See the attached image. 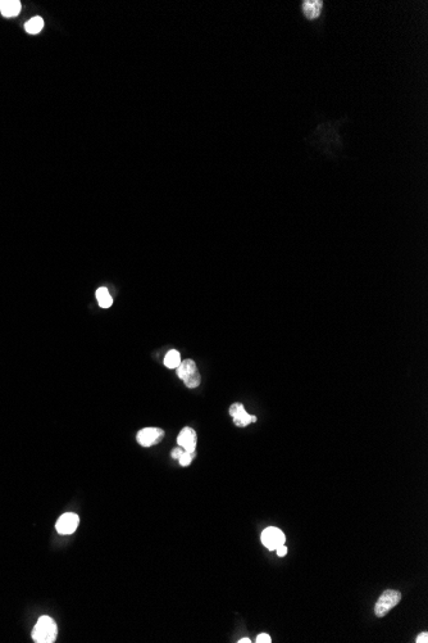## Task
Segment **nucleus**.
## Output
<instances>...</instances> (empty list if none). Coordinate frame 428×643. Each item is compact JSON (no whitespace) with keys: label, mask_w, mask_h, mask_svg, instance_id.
Wrapping results in <instances>:
<instances>
[{"label":"nucleus","mask_w":428,"mask_h":643,"mask_svg":"<svg viewBox=\"0 0 428 643\" xmlns=\"http://www.w3.org/2000/svg\"><path fill=\"white\" fill-rule=\"evenodd\" d=\"M344 122H346V118H344L343 121H337V122L321 123L317 127L316 133L311 135L309 143L317 146L319 151H322L326 156L332 158L330 146H333V149L343 148V141H341L340 135L337 134V127Z\"/></svg>","instance_id":"f257e3e1"},{"label":"nucleus","mask_w":428,"mask_h":643,"mask_svg":"<svg viewBox=\"0 0 428 643\" xmlns=\"http://www.w3.org/2000/svg\"><path fill=\"white\" fill-rule=\"evenodd\" d=\"M58 628L49 616H41L32 630V638L36 643H53L57 638Z\"/></svg>","instance_id":"f03ea898"},{"label":"nucleus","mask_w":428,"mask_h":643,"mask_svg":"<svg viewBox=\"0 0 428 643\" xmlns=\"http://www.w3.org/2000/svg\"><path fill=\"white\" fill-rule=\"evenodd\" d=\"M176 370H177V375H178V378L184 381L185 385H186L187 388L192 389L200 385L201 376H200L199 370H197V366H196V363H195V361H192V359H185V361H181V363L178 365V367H177Z\"/></svg>","instance_id":"7ed1b4c3"},{"label":"nucleus","mask_w":428,"mask_h":643,"mask_svg":"<svg viewBox=\"0 0 428 643\" xmlns=\"http://www.w3.org/2000/svg\"><path fill=\"white\" fill-rule=\"evenodd\" d=\"M300 13L301 17L310 24L322 21L325 16V2L323 0H303L300 3Z\"/></svg>","instance_id":"20e7f679"},{"label":"nucleus","mask_w":428,"mask_h":643,"mask_svg":"<svg viewBox=\"0 0 428 643\" xmlns=\"http://www.w3.org/2000/svg\"><path fill=\"white\" fill-rule=\"evenodd\" d=\"M401 601V593L395 589H387L381 594L376 602L374 606V614L378 617H384L390 612V610L394 609L399 602Z\"/></svg>","instance_id":"39448f33"},{"label":"nucleus","mask_w":428,"mask_h":643,"mask_svg":"<svg viewBox=\"0 0 428 643\" xmlns=\"http://www.w3.org/2000/svg\"><path fill=\"white\" fill-rule=\"evenodd\" d=\"M285 541L286 537L283 534V531L281 529L275 528V526H269V528L264 529L262 533L263 546L267 547L269 551H275L277 547L285 544Z\"/></svg>","instance_id":"423d86ee"},{"label":"nucleus","mask_w":428,"mask_h":643,"mask_svg":"<svg viewBox=\"0 0 428 643\" xmlns=\"http://www.w3.org/2000/svg\"><path fill=\"white\" fill-rule=\"evenodd\" d=\"M164 437V430L161 427H145L136 435V440L143 447H150L161 442Z\"/></svg>","instance_id":"0eeeda50"},{"label":"nucleus","mask_w":428,"mask_h":643,"mask_svg":"<svg viewBox=\"0 0 428 643\" xmlns=\"http://www.w3.org/2000/svg\"><path fill=\"white\" fill-rule=\"evenodd\" d=\"M78 524H80V518H78L77 513H73V512H67V513H63L59 519H58L57 524H55V529L59 534L62 535H70V534H73L77 529Z\"/></svg>","instance_id":"6e6552de"},{"label":"nucleus","mask_w":428,"mask_h":643,"mask_svg":"<svg viewBox=\"0 0 428 643\" xmlns=\"http://www.w3.org/2000/svg\"><path fill=\"white\" fill-rule=\"evenodd\" d=\"M230 415L234 419V424L240 427L247 426L250 422H257L258 420L255 416H252L250 414H247L246 410L244 409V404L239 403V402L234 403L230 407Z\"/></svg>","instance_id":"1a4fd4ad"},{"label":"nucleus","mask_w":428,"mask_h":643,"mask_svg":"<svg viewBox=\"0 0 428 643\" xmlns=\"http://www.w3.org/2000/svg\"><path fill=\"white\" fill-rule=\"evenodd\" d=\"M196 443H197V435H196V432H195L192 427L185 426L184 429L179 432L178 437H177V444H178L181 448H184L185 451H189V452L196 451Z\"/></svg>","instance_id":"9d476101"},{"label":"nucleus","mask_w":428,"mask_h":643,"mask_svg":"<svg viewBox=\"0 0 428 643\" xmlns=\"http://www.w3.org/2000/svg\"><path fill=\"white\" fill-rule=\"evenodd\" d=\"M21 9V2H18V0H2L0 2V12L4 17L18 16Z\"/></svg>","instance_id":"9b49d317"},{"label":"nucleus","mask_w":428,"mask_h":643,"mask_svg":"<svg viewBox=\"0 0 428 643\" xmlns=\"http://www.w3.org/2000/svg\"><path fill=\"white\" fill-rule=\"evenodd\" d=\"M96 299H98L99 306L101 308H109L113 305V298L110 297L106 288H99L96 290Z\"/></svg>","instance_id":"f8f14e48"},{"label":"nucleus","mask_w":428,"mask_h":643,"mask_svg":"<svg viewBox=\"0 0 428 643\" xmlns=\"http://www.w3.org/2000/svg\"><path fill=\"white\" fill-rule=\"evenodd\" d=\"M163 363H164V366L168 367V369H177L178 365L181 363V354H179V352L176 351V349L169 351L168 353L166 354V357H164Z\"/></svg>","instance_id":"ddd939ff"},{"label":"nucleus","mask_w":428,"mask_h":643,"mask_svg":"<svg viewBox=\"0 0 428 643\" xmlns=\"http://www.w3.org/2000/svg\"><path fill=\"white\" fill-rule=\"evenodd\" d=\"M42 29H44V19L41 17H34L25 25V30L31 35L39 34Z\"/></svg>","instance_id":"4468645a"},{"label":"nucleus","mask_w":428,"mask_h":643,"mask_svg":"<svg viewBox=\"0 0 428 643\" xmlns=\"http://www.w3.org/2000/svg\"><path fill=\"white\" fill-rule=\"evenodd\" d=\"M195 457H196V451H192V452L184 451V453H182L178 458L179 465H181V466H189V465L194 461Z\"/></svg>","instance_id":"2eb2a0df"},{"label":"nucleus","mask_w":428,"mask_h":643,"mask_svg":"<svg viewBox=\"0 0 428 643\" xmlns=\"http://www.w3.org/2000/svg\"><path fill=\"white\" fill-rule=\"evenodd\" d=\"M272 639H271V635L267 634V633H262L257 637V643H271Z\"/></svg>","instance_id":"dca6fc26"},{"label":"nucleus","mask_w":428,"mask_h":643,"mask_svg":"<svg viewBox=\"0 0 428 643\" xmlns=\"http://www.w3.org/2000/svg\"><path fill=\"white\" fill-rule=\"evenodd\" d=\"M184 451H185L184 448H181V447H179V445H178V447L173 448V449H172V452H171L172 458H173V460H178L179 456H181L182 453H184Z\"/></svg>","instance_id":"f3484780"},{"label":"nucleus","mask_w":428,"mask_h":643,"mask_svg":"<svg viewBox=\"0 0 428 643\" xmlns=\"http://www.w3.org/2000/svg\"><path fill=\"white\" fill-rule=\"evenodd\" d=\"M415 642H417V643H427L428 642V633L427 632L420 633V634L417 637V640H415Z\"/></svg>","instance_id":"a211bd4d"},{"label":"nucleus","mask_w":428,"mask_h":643,"mask_svg":"<svg viewBox=\"0 0 428 643\" xmlns=\"http://www.w3.org/2000/svg\"><path fill=\"white\" fill-rule=\"evenodd\" d=\"M276 551H277V555L280 556V558H283V556L287 555V547L283 546V544H282V546L277 547V548H276Z\"/></svg>","instance_id":"6ab92c4d"},{"label":"nucleus","mask_w":428,"mask_h":643,"mask_svg":"<svg viewBox=\"0 0 428 643\" xmlns=\"http://www.w3.org/2000/svg\"><path fill=\"white\" fill-rule=\"evenodd\" d=\"M250 642H252V640H250L249 638H241V639L239 640V643H250Z\"/></svg>","instance_id":"aec40b11"}]
</instances>
